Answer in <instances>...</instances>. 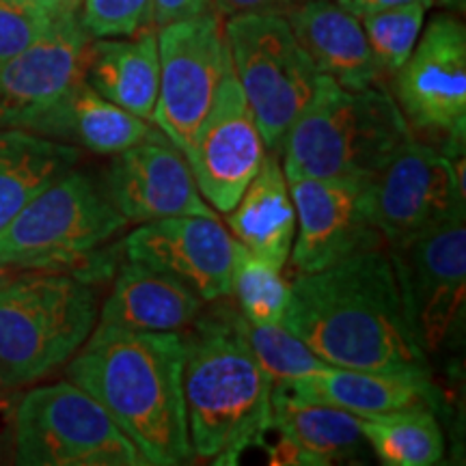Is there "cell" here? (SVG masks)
Returning a JSON list of instances; mask_svg holds the SVG:
<instances>
[{
	"instance_id": "cell-1",
	"label": "cell",
	"mask_w": 466,
	"mask_h": 466,
	"mask_svg": "<svg viewBox=\"0 0 466 466\" xmlns=\"http://www.w3.org/2000/svg\"><path fill=\"white\" fill-rule=\"evenodd\" d=\"M289 285L281 324L329 365L430 376L391 255L363 250Z\"/></svg>"
},
{
	"instance_id": "cell-2",
	"label": "cell",
	"mask_w": 466,
	"mask_h": 466,
	"mask_svg": "<svg viewBox=\"0 0 466 466\" xmlns=\"http://www.w3.org/2000/svg\"><path fill=\"white\" fill-rule=\"evenodd\" d=\"M66 374L106 408L149 466L195 458L184 406V335L97 322Z\"/></svg>"
},
{
	"instance_id": "cell-3",
	"label": "cell",
	"mask_w": 466,
	"mask_h": 466,
	"mask_svg": "<svg viewBox=\"0 0 466 466\" xmlns=\"http://www.w3.org/2000/svg\"><path fill=\"white\" fill-rule=\"evenodd\" d=\"M238 311L218 307L184 335V406L195 458L231 466L270 430L275 382L238 326Z\"/></svg>"
},
{
	"instance_id": "cell-4",
	"label": "cell",
	"mask_w": 466,
	"mask_h": 466,
	"mask_svg": "<svg viewBox=\"0 0 466 466\" xmlns=\"http://www.w3.org/2000/svg\"><path fill=\"white\" fill-rule=\"evenodd\" d=\"M410 137L398 102L380 86L350 91L322 74L279 151L288 182L302 177L370 179Z\"/></svg>"
},
{
	"instance_id": "cell-5",
	"label": "cell",
	"mask_w": 466,
	"mask_h": 466,
	"mask_svg": "<svg viewBox=\"0 0 466 466\" xmlns=\"http://www.w3.org/2000/svg\"><path fill=\"white\" fill-rule=\"evenodd\" d=\"M97 318L93 283L67 272L26 270L0 285V382L31 387L67 365Z\"/></svg>"
},
{
	"instance_id": "cell-6",
	"label": "cell",
	"mask_w": 466,
	"mask_h": 466,
	"mask_svg": "<svg viewBox=\"0 0 466 466\" xmlns=\"http://www.w3.org/2000/svg\"><path fill=\"white\" fill-rule=\"evenodd\" d=\"M126 225L102 186L72 168L28 201L0 231V264L67 272L93 283L97 272L108 270L100 248Z\"/></svg>"
},
{
	"instance_id": "cell-7",
	"label": "cell",
	"mask_w": 466,
	"mask_h": 466,
	"mask_svg": "<svg viewBox=\"0 0 466 466\" xmlns=\"http://www.w3.org/2000/svg\"><path fill=\"white\" fill-rule=\"evenodd\" d=\"M225 39L266 149L279 154L322 74L294 37L288 17L277 11L229 15Z\"/></svg>"
},
{
	"instance_id": "cell-8",
	"label": "cell",
	"mask_w": 466,
	"mask_h": 466,
	"mask_svg": "<svg viewBox=\"0 0 466 466\" xmlns=\"http://www.w3.org/2000/svg\"><path fill=\"white\" fill-rule=\"evenodd\" d=\"M15 462L25 466H145L100 401L63 380L28 391L15 408Z\"/></svg>"
},
{
	"instance_id": "cell-9",
	"label": "cell",
	"mask_w": 466,
	"mask_h": 466,
	"mask_svg": "<svg viewBox=\"0 0 466 466\" xmlns=\"http://www.w3.org/2000/svg\"><path fill=\"white\" fill-rule=\"evenodd\" d=\"M451 214L395 248L393 261L425 357H439L462 337L466 318V217Z\"/></svg>"
},
{
	"instance_id": "cell-10",
	"label": "cell",
	"mask_w": 466,
	"mask_h": 466,
	"mask_svg": "<svg viewBox=\"0 0 466 466\" xmlns=\"http://www.w3.org/2000/svg\"><path fill=\"white\" fill-rule=\"evenodd\" d=\"M160 85L154 126L186 149L217 97L231 55L217 7L158 31Z\"/></svg>"
},
{
	"instance_id": "cell-11",
	"label": "cell",
	"mask_w": 466,
	"mask_h": 466,
	"mask_svg": "<svg viewBox=\"0 0 466 466\" xmlns=\"http://www.w3.org/2000/svg\"><path fill=\"white\" fill-rule=\"evenodd\" d=\"M395 102L415 130L450 147L466 137V28L450 14L434 15L395 74Z\"/></svg>"
},
{
	"instance_id": "cell-12",
	"label": "cell",
	"mask_w": 466,
	"mask_h": 466,
	"mask_svg": "<svg viewBox=\"0 0 466 466\" xmlns=\"http://www.w3.org/2000/svg\"><path fill=\"white\" fill-rule=\"evenodd\" d=\"M370 218L393 248L415 240L466 206L451 160L410 137L367 186Z\"/></svg>"
},
{
	"instance_id": "cell-13",
	"label": "cell",
	"mask_w": 466,
	"mask_h": 466,
	"mask_svg": "<svg viewBox=\"0 0 466 466\" xmlns=\"http://www.w3.org/2000/svg\"><path fill=\"white\" fill-rule=\"evenodd\" d=\"M209 206L229 214L266 158V145L233 66L225 69L212 108L182 151Z\"/></svg>"
},
{
	"instance_id": "cell-14",
	"label": "cell",
	"mask_w": 466,
	"mask_h": 466,
	"mask_svg": "<svg viewBox=\"0 0 466 466\" xmlns=\"http://www.w3.org/2000/svg\"><path fill=\"white\" fill-rule=\"evenodd\" d=\"M67 3L31 46L0 66V127L26 130L44 110L85 80L93 37Z\"/></svg>"
},
{
	"instance_id": "cell-15",
	"label": "cell",
	"mask_w": 466,
	"mask_h": 466,
	"mask_svg": "<svg viewBox=\"0 0 466 466\" xmlns=\"http://www.w3.org/2000/svg\"><path fill=\"white\" fill-rule=\"evenodd\" d=\"M370 179L302 177L289 182L296 208V238L289 258L296 270L318 272L380 247L382 236L371 223L367 206Z\"/></svg>"
},
{
	"instance_id": "cell-16",
	"label": "cell",
	"mask_w": 466,
	"mask_h": 466,
	"mask_svg": "<svg viewBox=\"0 0 466 466\" xmlns=\"http://www.w3.org/2000/svg\"><path fill=\"white\" fill-rule=\"evenodd\" d=\"M102 190L127 223L168 217L217 218V209L197 188L182 149L158 127L145 141L113 156Z\"/></svg>"
},
{
	"instance_id": "cell-17",
	"label": "cell",
	"mask_w": 466,
	"mask_h": 466,
	"mask_svg": "<svg viewBox=\"0 0 466 466\" xmlns=\"http://www.w3.org/2000/svg\"><path fill=\"white\" fill-rule=\"evenodd\" d=\"M236 248V238L209 217L149 220L126 238L127 259L179 279L203 302L231 294Z\"/></svg>"
},
{
	"instance_id": "cell-18",
	"label": "cell",
	"mask_w": 466,
	"mask_h": 466,
	"mask_svg": "<svg viewBox=\"0 0 466 466\" xmlns=\"http://www.w3.org/2000/svg\"><path fill=\"white\" fill-rule=\"evenodd\" d=\"M285 17L319 74L350 91L380 83L382 72L367 44L363 25L337 0H309L289 7Z\"/></svg>"
},
{
	"instance_id": "cell-19",
	"label": "cell",
	"mask_w": 466,
	"mask_h": 466,
	"mask_svg": "<svg viewBox=\"0 0 466 466\" xmlns=\"http://www.w3.org/2000/svg\"><path fill=\"white\" fill-rule=\"evenodd\" d=\"M277 384L296 398L341 408L357 417L434 406V387L430 376L410 371L348 370L329 365L316 374Z\"/></svg>"
},
{
	"instance_id": "cell-20",
	"label": "cell",
	"mask_w": 466,
	"mask_h": 466,
	"mask_svg": "<svg viewBox=\"0 0 466 466\" xmlns=\"http://www.w3.org/2000/svg\"><path fill=\"white\" fill-rule=\"evenodd\" d=\"M26 130L74 147H85L93 154L116 156L151 137L156 127L108 102L93 91L86 80H80L61 100L44 110Z\"/></svg>"
},
{
	"instance_id": "cell-21",
	"label": "cell",
	"mask_w": 466,
	"mask_h": 466,
	"mask_svg": "<svg viewBox=\"0 0 466 466\" xmlns=\"http://www.w3.org/2000/svg\"><path fill=\"white\" fill-rule=\"evenodd\" d=\"M203 300L167 272L127 259L113 283L97 322L137 330L179 333L201 316Z\"/></svg>"
},
{
	"instance_id": "cell-22",
	"label": "cell",
	"mask_w": 466,
	"mask_h": 466,
	"mask_svg": "<svg viewBox=\"0 0 466 466\" xmlns=\"http://www.w3.org/2000/svg\"><path fill=\"white\" fill-rule=\"evenodd\" d=\"M85 80L108 102L154 124L160 85L156 28L147 26L130 37L93 39Z\"/></svg>"
},
{
	"instance_id": "cell-23",
	"label": "cell",
	"mask_w": 466,
	"mask_h": 466,
	"mask_svg": "<svg viewBox=\"0 0 466 466\" xmlns=\"http://www.w3.org/2000/svg\"><path fill=\"white\" fill-rule=\"evenodd\" d=\"M227 220L236 240L255 258L277 268L288 264L296 238V208L277 151H268Z\"/></svg>"
},
{
	"instance_id": "cell-24",
	"label": "cell",
	"mask_w": 466,
	"mask_h": 466,
	"mask_svg": "<svg viewBox=\"0 0 466 466\" xmlns=\"http://www.w3.org/2000/svg\"><path fill=\"white\" fill-rule=\"evenodd\" d=\"M78 160L80 151L74 145L17 127H0V231Z\"/></svg>"
},
{
	"instance_id": "cell-25",
	"label": "cell",
	"mask_w": 466,
	"mask_h": 466,
	"mask_svg": "<svg viewBox=\"0 0 466 466\" xmlns=\"http://www.w3.org/2000/svg\"><path fill=\"white\" fill-rule=\"evenodd\" d=\"M270 428L296 442L316 466L352 460L367 445L357 415L296 398L281 384L272 389Z\"/></svg>"
},
{
	"instance_id": "cell-26",
	"label": "cell",
	"mask_w": 466,
	"mask_h": 466,
	"mask_svg": "<svg viewBox=\"0 0 466 466\" xmlns=\"http://www.w3.org/2000/svg\"><path fill=\"white\" fill-rule=\"evenodd\" d=\"M359 419L367 445L382 464L434 466L442 460L445 441L430 408H406Z\"/></svg>"
},
{
	"instance_id": "cell-27",
	"label": "cell",
	"mask_w": 466,
	"mask_h": 466,
	"mask_svg": "<svg viewBox=\"0 0 466 466\" xmlns=\"http://www.w3.org/2000/svg\"><path fill=\"white\" fill-rule=\"evenodd\" d=\"M231 294L240 305V316L250 324H281L289 305L291 285L281 277V268L255 258L238 242L233 264Z\"/></svg>"
},
{
	"instance_id": "cell-28",
	"label": "cell",
	"mask_w": 466,
	"mask_h": 466,
	"mask_svg": "<svg viewBox=\"0 0 466 466\" xmlns=\"http://www.w3.org/2000/svg\"><path fill=\"white\" fill-rule=\"evenodd\" d=\"M236 319L255 359L259 360V365L264 367V371L275 384L316 374L329 367L326 360L319 359L300 337H296L283 324H250L240 313Z\"/></svg>"
},
{
	"instance_id": "cell-29",
	"label": "cell",
	"mask_w": 466,
	"mask_h": 466,
	"mask_svg": "<svg viewBox=\"0 0 466 466\" xmlns=\"http://www.w3.org/2000/svg\"><path fill=\"white\" fill-rule=\"evenodd\" d=\"M428 9L425 3H412L360 17L367 44L374 52L382 76L398 74V69L412 55L421 37Z\"/></svg>"
},
{
	"instance_id": "cell-30",
	"label": "cell",
	"mask_w": 466,
	"mask_h": 466,
	"mask_svg": "<svg viewBox=\"0 0 466 466\" xmlns=\"http://www.w3.org/2000/svg\"><path fill=\"white\" fill-rule=\"evenodd\" d=\"M80 22L93 39L130 37L151 22V0H83Z\"/></svg>"
},
{
	"instance_id": "cell-31",
	"label": "cell",
	"mask_w": 466,
	"mask_h": 466,
	"mask_svg": "<svg viewBox=\"0 0 466 466\" xmlns=\"http://www.w3.org/2000/svg\"><path fill=\"white\" fill-rule=\"evenodd\" d=\"M58 11H39L22 7L11 0H0V66L31 46L50 26Z\"/></svg>"
},
{
	"instance_id": "cell-32",
	"label": "cell",
	"mask_w": 466,
	"mask_h": 466,
	"mask_svg": "<svg viewBox=\"0 0 466 466\" xmlns=\"http://www.w3.org/2000/svg\"><path fill=\"white\" fill-rule=\"evenodd\" d=\"M214 7V0H151V22L156 28L199 15Z\"/></svg>"
},
{
	"instance_id": "cell-33",
	"label": "cell",
	"mask_w": 466,
	"mask_h": 466,
	"mask_svg": "<svg viewBox=\"0 0 466 466\" xmlns=\"http://www.w3.org/2000/svg\"><path fill=\"white\" fill-rule=\"evenodd\" d=\"M294 0H214L218 14L236 15V14H258V11H277L289 9Z\"/></svg>"
},
{
	"instance_id": "cell-34",
	"label": "cell",
	"mask_w": 466,
	"mask_h": 466,
	"mask_svg": "<svg viewBox=\"0 0 466 466\" xmlns=\"http://www.w3.org/2000/svg\"><path fill=\"white\" fill-rule=\"evenodd\" d=\"M268 462L272 466H316L296 442L283 436H279V441L268 450Z\"/></svg>"
},
{
	"instance_id": "cell-35",
	"label": "cell",
	"mask_w": 466,
	"mask_h": 466,
	"mask_svg": "<svg viewBox=\"0 0 466 466\" xmlns=\"http://www.w3.org/2000/svg\"><path fill=\"white\" fill-rule=\"evenodd\" d=\"M348 14H352L354 17H365L370 14H378V11L384 9H395V7H404V5H412V3H425L428 7H432L434 0H337Z\"/></svg>"
},
{
	"instance_id": "cell-36",
	"label": "cell",
	"mask_w": 466,
	"mask_h": 466,
	"mask_svg": "<svg viewBox=\"0 0 466 466\" xmlns=\"http://www.w3.org/2000/svg\"><path fill=\"white\" fill-rule=\"evenodd\" d=\"M11 3L39 11H58L63 5H67L69 0H11Z\"/></svg>"
},
{
	"instance_id": "cell-37",
	"label": "cell",
	"mask_w": 466,
	"mask_h": 466,
	"mask_svg": "<svg viewBox=\"0 0 466 466\" xmlns=\"http://www.w3.org/2000/svg\"><path fill=\"white\" fill-rule=\"evenodd\" d=\"M22 272H26V270H22V268H15V266L0 264V285H5V283H9V281H14V279H15V277H20Z\"/></svg>"
},
{
	"instance_id": "cell-38",
	"label": "cell",
	"mask_w": 466,
	"mask_h": 466,
	"mask_svg": "<svg viewBox=\"0 0 466 466\" xmlns=\"http://www.w3.org/2000/svg\"><path fill=\"white\" fill-rule=\"evenodd\" d=\"M5 391V384L3 382H0V393H3Z\"/></svg>"
},
{
	"instance_id": "cell-39",
	"label": "cell",
	"mask_w": 466,
	"mask_h": 466,
	"mask_svg": "<svg viewBox=\"0 0 466 466\" xmlns=\"http://www.w3.org/2000/svg\"><path fill=\"white\" fill-rule=\"evenodd\" d=\"M74 3H83V0H74Z\"/></svg>"
}]
</instances>
